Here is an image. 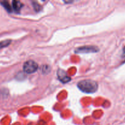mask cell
<instances>
[{
    "mask_svg": "<svg viewBox=\"0 0 125 125\" xmlns=\"http://www.w3.org/2000/svg\"><path fill=\"white\" fill-rule=\"evenodd\" d=\"M23 72L27 74H32L38 70V65L34 61L29 60L24 63L23 66Z\"/></svg>",
    "mask_w": 125,
    "mask_h": 125,
    "instance_id": "7a4b0ae2",
    "label": "cell"
},
{
    "mask_svg": "<svg viewBox=\"0 0 125 125\" xmlns=\"http://www.w3.org/2000/svg\"><path fill=\"white\" fill-rule=\"evenodd\" d=\"M77 87L83 92L86 94H93L98 90V84L95 81L91 79H85L78 82Z\"/></svg>",
    "mask_w": 125,
    "mask_h": 125,
    "instance_id": "6da1fadb",
    "label": "cell"
},
{
    "mask_svg": "<svg viewBox=\"0 0 125 125\" xmlns=\"http://www.w3.org/2000/svg\"><path fill=\"white\" fill-rule=\"evenodd\" d=\"M12 9L16 13H19L21 9L23 7V4L20 1H12Z\"/></svg>",
    "mask_w": 125,
    "mask_h": 125,
    "instance_id": "5b68a950",
    "label": "cell"
},
{
    "mask_svg": "<svg viewBox=\"0 0 125 125\" xmlns=\"http://www.w3.org/2000/svg\"><path fill=\"white\" fill-rule=\"evenodd\" d=\"M57 76L59 80L61 82V83L66 84V83H69L71 81V79L70 77H69L67 75L66 72L62 70H58L57 72Z\"/></svg>",
    "mask_w": 125,
    "mask_h": 125,
    "instance_id": "277c9868",
    "label": "cell"
},
{
    "mask_svg": "<svg viewBox=\"0 0 125 125\" xmlns=\"http://www.w3.org/2000/svg\"><path fill=\"white\" fill-rule=\"evenodd\" d=\"M1 4L4 7V9L7 11V12H12V7H11V5L9 4V3L7 1H1Z\"/></svg>",
    "mask_w": 125,
    "mask_h": 125,
    "instance_id": "8992f818",
    "label": "cell"
},
{
    "mask_svg": "<svg viewBox=\"0 0 125 125\" xmlns=\"http://www.w3.org/2000/svg\"><path fill=\"white\" fill-rule=\"evenodd\" d=\"M11 43V40H4V41L0 42V49L3 48L7 47V46L10 45V43Z\"/></svg>",
    "mask_w": 125,
    "mask_h": 125,
    "instance_id": "ba28073f",
    "label": "cell"
},
{
    "mask_svg": "<svg viewBox=\"0 0 125 125\" xmlns=\"http://www.w3.org/2000/svg\"><path fill=\"white\" fill-rule=\"evenodd\" d=\"M40 70L43 74H48L50 71V67L47 65H44L41 67Z\"/></svg>",
    "mask_w": 125,
    "mask_h": 125,
    "instance_id": "52a82bcc",
    "label": "cell"
},
{
    "mask_svg": "<svg viewBox=\"0 0 125 125\" xmlns=\"http://www.w3.org/2000/svg\"><path fill=\"white\" fill-rule=\"evenodd\" d=\"M99 51V48L96 46H81L75 50V52L77 53H93V52H96Z\"/></svg>",
    "mask_w": 125,
    "mask_h": 125,
    "instance_id": "3957f363",
    "label": "cell"
},
{
    "mask_svg": "<svg viewBox=\"0 0 125 125\" xmlns=\"http://www.w3.org/2000/svg\"><path fill=\"white\" fill-rule=\"evenodd\" d=\"M122 57H124V58H125V46L123 48V50Z\"/></svg>",
    "mask_w": 125,
    "mask_h": 125,
    "instance_id": "9c48e42d",
    "label": "cell"
}]
</instances>
